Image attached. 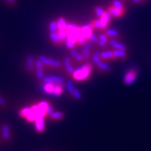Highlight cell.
Wrapping results in <instances>:
<instances>
[{
    "label": "cell",
    "instance_id": "30bf717a",
    "mask_svg": "<svg viewBox=\"0 0 151 151\" xmlns=\"http://www.w3.org/2000/svg\"><path fill=\"white\" fill-rule=\"evenodd\" d=\"M73 60L72 58L68 57V56H65L64 58V66H65V71L70 76H72L74 70H75V67H74V65H73V60Z\"/></svg>",
    "mask_w": 151,
    "mask_h": 151
},
{
    "label": "cell",
    "instance_id": "836d02e7",
    "mask_svg": "<svg viewBox=\"0 0 151 151\" xmlns=\"http://www.w3.org/2000/svg\"><path fill=\"white\" fill-rule=\"evenodd\" d=\"M49 29H50V32H55V31H57L58 30L56 21L52 20V21L50 22V24H49Z\"/></svg>",
    "mask_w": 151,
    "mask_h": 151
},
{
    "label": "cell",
    "instance_id": "603a6c76",
    "mask_svg": "<svg viewBox=\"0 0 151 151\" xmlns=\"http://www.w3.org/2000/svg\"><path fill=\"white\" fill-rule=\"evenodd\" d=\"M97 69L99 70H101L102 72L103 73H109L111 70H112V68H111V66L109 65H108L107 63H105L104 61H100L99 63H97Z\"/></svg>",
    "mask_w": 151,
    "mask_h": 151
},
{
    "label": "cell",
    "instance_id": "5bb4252c",
    "mask_svg": "<svg viewBox=\"0 0 151 151\" xmlns=\"http://www.w3.org/2000/svg\"><path fill=\"white\" fill-rule=\"evenodd\" d=\"M108 40L109 37L105 34V33H102L98 35V45L100 48H106L108 45Z\"/></svg>",
    "mask_w": 151,
    "mask_h": 151
},
{
    "label": "cell",
    "instance_id": "9a60e30c",
    "mask_svg": "<svg viewBox=\"0 0 151 151\" xmlns=\"http://www.w3.org/2000/svg\"><path fill=\"white\" fill-rule=\"evenodd\" d=\"M112 5L113 6L114 9H116L117 10L121 12L122 14H126V7H125L124 2L122 0H113Z\"/></svg>",
    "mask_w": 151,
    "mask_h": 151
},
{
    "label": "cell",
    "instance_id": "d4e9b609",
    "mask_svg": "<svg viewBox=\"0 0 151 151\" xmlns=\"http://www.w3.org/2000/svg\"><path fill=\"white\" fill-rule=\"evenodd\" d=\"M49 37L50 39V40L52 41V43L55 45H62V42L60 40L59 35H58V30L57 31H55V32H50L49 35Z\"/></svg>",
    "mask_w": 151,
    "mask_h": 151
},
{
    "label": "cell",
    "instance_id": "277c9868",
    "mask_svg": "<svg viewBox=\"0 0 151 151\" xmlns=\"http://www.w3.org/2000/svg\"><path fill=\"white\" fill-rule=\"evenodd\" d=\"M41 81L44 83H52V84H60L65 86V78L61 76H44Z\"/></svg>",
    "mask_w": 151,
    "mask_h": 151
},
{
    "label": "cell",
    "instance_id": "4fadbf2b",
    "mask_svg": "<svg viewBox=\"0 0 151 151\" xmlns=\"http://www.w3.org/2000/svg\"><path fill=\"white\" fill-rule=\"evenodd\" d=\"M34 124H35V130L38 133L41 134L45 129V119L43 117H37L36 119L35 120Z\"/></svg>",
    "mask_w": 151,
    "mask_h": 151
},
{
    "label": "cell",
    "instance_id": "e575fe53",
    "mask_svg": "<svg viewBox=\"0 0 151 151\" xmlns=\"http://www.w3.org/2000/svg\"><path fill=\"white\" fill-rule=\"evenodd\" d=\"M36 118H37V115H36V114L32 111V112L29 113L27 117L25 118V119L27 120L28 122H29V123H34V122H35V120L36 119Z\"/></svg>",
    "mask_w": 151,
    "mask_h": 151
},
{
    "label": "cell",
    "instance_id": "52a82bcc",
    "mask_svg": "<svg viewBox=\"0 0 151 151\" xmlns=\"http://www.w3.org/2000/svg\"><path fill=\"white\" fill-rule=\"evenodd\" d=\"M35 59L32 54H28L25 60V68L29 73H33L35 71Z\"/></svg>",
    "mask_w": 151,
    "mask_h": 151
},
{
    "label": "cell",
    "instance_id": "8d00e7d4",
    "mask_svg": "<svg viewBox=\"0 0 151 151\" xmlns=\"http://www.w3.org/2000/svg\"><path fill=\"white\" fill-rule=\"evenodd\" d=\"M89 40H90V41H92L93 44L98 43V36H97L96 34H94V32H93L92 35H91V36L89 37Z\"/></svg>",
    "mask_w": 151,
    "mask_h": 151
},
{
    "label": "cell",
    "instance_id": "1f68e13d",
    "mask_svg": "<svg viewBox=\"0 0 151 151\" xmlns=\"http://www.w3.org/2000/svg\"><path fill=\"white\" fill-rule=\"evenodd\" d=\"M65 45H66V46L68 47L69 49H74L75 48V46L76 45V41L75 40H73L72 39H70V38L67 37V39L65 40Z\"/></svg>",
    "mask_w": 151,
    "mask_h": 151
},
{
    "label": "cell",
    "instance_id": "f546056e",
    "mask_svg": "<svg viewBox=\"0 0 151 151\" xmlns=\"http://www.w3.org/2000/svg\"><path fill=\"white\" fill-rule=\"evenodd\" d=\"M101 52H99V51H94L93 52V54H92V62L95 64V65H97V63H99L100 61H102V59H101V54H100Z\"/></svg>",
    "mask_w": 151,
    "mask_h": 151
},
{
    "label": "cell",
    "instance_id": "ab89813d",
    "mask_svg": "<svg viewBox=\"0 0 151 151\" xmlns=\"http://www.w3.org/2000/svg\"><path fill=\"white\" fill-rule=\"evenodd\" d=\"M6 2L10 6L16 5V0H6Z\"/></svg>",
    "mask_w": 151,
    "mask_h": 151
},
{
    "label": "cell",
    "instance_id": "d590c367",
    "mask_svg": "<svg viewBox=\"0 0 151 151\" xmlns=\"http://www.w3.org/2000/svg\"><path fill=\"white\" fill-rule=\"evenodd\" d=\"M58 35H59L60 40L63 44L65 41V40L67 39V34H66L65 31H60V30H58Z\"/></svg>",
    "mask_w": 151,
    "mask_h": 151
},
{
    "label": "cell",
    "instance_id": "60d3db41",
    "mask_svg": "<svg viewBox=\"0 0 151 151\" xmlns=\"http://www.w3.org/2000/svg\"><path fill=\"white\" fill-rule=\"evenodd\" d=\"M145 1H148V0H143V2H145Z\"/></svg>",
    "mask_w": 151,
    "mask_h": 151
},
{
    "label": "cell",
    "instance_id": "ba28073f",
    "mask_svg": "<svg viewBox=\"0 0 151 151\" xmlns=\"http://www.w3.org/2000/svg\"><path fill=\"white\" fill-rule=\"evenodd\" d=\"M92 47H93V43H92V41H90V40H88L83 45V47H81V53L83 55L85 60H90V57H91L90 56V50H92Z\"/></svg>",
    "mask_w": 151,
    "mask_h": 151
},
{
    "label": "cell",
    "instance_id": "3957f363",
    "mask_svg": "<svg viewBox=\"0 0 151 151\" xmlns=\"http://www.w3.org/2000/svg\"><path fill=\"white\" fill-rule=\"evenodd\" d=\"M65 87L67 89V91L69 92L71 97L75 100H81L82 98L81 92L74 86V83L72 81H67L65 82Z\"/></svg>",
    "mask_w": 151,
    "mask_h": 151
},
{
    "label": "cell",
    "instance_id": "2e32d148",
    "mask_svg": "<svg viewBox=\"0 0 151 151\" xmlns=\"http://www.w3.org/2000/svg\"><path fill=\"white\" fill-rule=\"evenodd\" d=\"M101 59L103 61H112V60H115V58L113 56V50H104L102 51L101 53Z\"/></svg>",
    "mask_w": 151,
    "mask_h": 151
},
{
    "label": "cell",
    "instance_id": "4dcf8cb0",
    "mask_svg": "<svg viewBox=\"0 0 151 151\" xmlns=\"http://www.w3.org/2000/svg\"><path fill=\"white\" fill-rule=\"evenodd\" d=\"M91 24H92L93 29L102 30V26H101V24H100V21H99V18L92 19V21L91 22Z\"/></svg>",
    "mask_w": 151,
    "mask_h": 151
},
{
    "label": "cell",
    "instance_id": "8992f818",
    "mask_svg": "<svg viewBox=\"0 0 151 151\" xmlns=\"http://www.w3.org/2000/svg\"><path fill=\"white\" fill-rule=\"evenodd\" d=\"M44 69H45V65H43V63L39 59L35 60V76L39 81H41L44 77Z\"/></svg>",
    "mask_w": 151,
    "mask_h": 151
},
{
    "label": "cell",
    "instance_id": "5b68a950",
    "mask_svg": "<svg viewBox=\"0 0 151 151\" xmlns=\"http://www.w3.org/2000/svg\"><path fill=\"white\" fill-rule=\"evenodd\" d=\"M138 76V70L136 69H130L124 77V83L125 85H131L134 83Z\"/></svg>",
    "mask_w": 151,
    "mask_h": 151
},
{
    "label": "cell",
    "instance_id": "4316f807",
    "mask_svg": "<svg viewBox=\"0 0 151 151\" xmlns=\"http://www.w3.org/2000/svg\"><path fill=\"white\" fill-rule=\"evenodd\" d=\"M64 86L63 85H60V84H55L54 86V90L51 95H54V96H60L62 94V92L64 91Z\"/></svg>",
    "mask_w": 151,
    "mask_h": 151
},
{
    "label": "cell",
    "instance_id": "f1b7e54d",
    "mask_svg": "<svg viewBox=\"0 0 151 151\" xmlns=\"http://www.w3.org/2000/svg\"><path fill=\"white\" fill-rule=\"evenodd\" d=\"M55 84L52 83H44L43 85V90L44 92L47 94H52L53 90H54Z\"/></svg>",
    "mask_w": 151,
    "mask_h": 151
},
{
    "label": "cell",
    "instance_id": "d6986e66",
    "mask_svg": "<svg viewBox=\"0 0 151 151\" xmlns=\"http://www.w3.org/2000/svg\"><path fill=\"white\" fill-rule=\"evenodd\" d=\"M113 56L115 60H124L128 57V52L127 50H113Z\"/></svg>",
    "mask_w": 151,
    "mask_h": 151
},
{
    "label": "cell",
    "instance_id": "6da1fadb",
    "mask_svg": "<svg viewBox=\"0 0 151 151\" xmlns=\"http://www.w3.org/2000/svg\"><path fill=\"white\" fill-rule=\"evenodd\" d=\"M92 70V65L89 63H86L81 67L75 69L73 74H72V78L77 81H84L88 80Z\"/></svg>",
    "mask_w": 151,
    "mask_h": 151
},
{
    "label": "cell",
    "instance_id": "7a4b0ae2",
    "mask_svg": "<svg viewBox=\"0 0 151 151\" xmlns=\"http://www.w3.org/2000/svg\"><path fill=\"white\" fill-rule=\"evenodd\" d=\"M38 59L43 63L45 67H50V68H55V69H60L62 66V64H61V62L60 60L52 59V58H50V57H47V56H45L43 55H39Z\"/></svg>",
    "mask_w": 151,
    "mask_h": 151
},
{
    "label": "cell",
    "instance_id": "7402d4cb",
    "mask_svg": "<svg viewBox=\"0 0 151 151\" xmlns=\"http://www.w3.org/2000/svg\"><path fill=\"white\" fill-rule=\"evenodd\" d=\"M108 13L110 14V15L112 16V18H114V19H119V18H122L124 16V14H122L121 12H119V10H117L116 9L113 8V6L111 4V5L108 7Z\"/></svg>",
    "mask_w": 151,
    "mask_h": 151
},
{
    "label": "cell",
    "instance_id": "d6a6232c",
    "mask_svg": "<svg viewBox=\"0 0 151 151\" xmlns=\"http://www.w3.org/2000/svg\"><path fill=\"white\" fill-rule=\"evenodd\" d=\"M94 12H95L96 15H97L98 18H100L101 16H103L105 10L103 9L102 7H100V6H96L95 9H94Z\"/></svg>",
    "mask_w": 151,
    "mask_h": 151
},
{
    "label": "cell",
    "instance_id": "ffe728a7",
    "mask_svg": "<svg viewBox=\"0 0 151 151\" xmlns=\"http://www.w3.org/2000/svg\"><path fill=\"white\" fill-rule=\"evenodd\" d=\"M93 30H94V29H93V28H92L91 23L88 24H85V25H83V26H81V34L84 35H86V37L88 38V40H89V37L91 36V35L93 33Z\"/></svg>",
    "mask_w": 151,
    "mask_h": 151
},
{
    "label": "cell",
    "instance_id": "44dd1931",
    "mask_svg": "<svg viewBox=\"0 0 151 151\" xmlns=\"http://www.w3.org/2000/svg\"><path fill=\"white\" fill-rule=\"evenodd\" d=\"M50 120L55 122V121H60L65 119V113L63 112H60V111H55L50 116H49Z\"/></svg>",
    "mask_w": 151,
    "mask_h": 151
},
{
    "label": "cell",
    "instance_id": "74e56055",
    "mask_svg": "<svg viewBox=\"0 0 151 151\" xmlns=\"http://www.w3.org/2000/svg\"><path fill=\"white\" fill-rule=\"evenodd\" d=\"M55 112V108L54 107L52 106V105H49L48 108H47V111H46V117H49V116H50L52 113Z\"/></svg>",
    "mask_w": 151,
    "mask_h": 151
},
{
    "label": "cell",
    "instance_id": "ac0fdd59",
    "mask_svg": "<svg viewBox=\"0 0 151 151\" xmlns=\"http://www.w3.org/2000/svg\"><path fill=\"white\" fill-rule=\"evenodd\" d=\"M70 57L73 60H75L76 62L81 63V62L85 61V59H84V57H83V55H81V53L78 52L77 50H76L75 49H71V50H70Z\"/></svg>",
    "mask_w": 151,
    "mask_h": 151
},
{
    "label": "cell",
    "instance_id": "8fae6325",
    "mask_svg": "<svg viewBox=\"0 0 151 151\" xmlns=\"http://www.w3.org/2000/svg\"><path fill=\"white\" fill-rule=\"evenodd\" d=\"M111 19H112V16L110 15V14L108 13V10H105L103 16L99 18V21H100L101 26H102V29H107L108 24L111 22Z\"/></svg>",
    "mask_w": 151,
    "mask_h": 151
},
{
    "label": "cell",
    "instance_id": "83f0119b",
    "mask_svg": "<svg viewBox=\"0 0 151 151\" xmlns=\"http://www.w3.org/2000/svg\"><path fill=\"white\" fill-rule=\"evenodd\" d=\"M31 112H32V108H31V107H25V108H22L21 110L19 112V115L21 118H23V119H25Z\"/></svg>",
    "mask_w": 151,
    "mask_h": 151
},
{
    "label": "cell",
    "instance_id": "b9f144b4",
    "mask_svg": "<svg viewBox=\"0 0 151 151\" xmlns=\"http://www.w3.org/2000/svg\"><path fill=\"white\" fill-rule=\"evenodd\" d=\"M122 1H123V2H125V1H127V0H122Z\"/></svg>",
    "mask_w": 151,
    "mask_h": 151
},
{
    "label": "cell",
    "instance_id": "e0dca14e",
    "mask_svg": "<svg viewBox=\"0 0 151 151\" xmlns=\"http://www.w3.org/2000/svg\"><path fill=\"white\" fill-rule=\"evenodd\" d=\"M38 107H39V110H40V117H46V111L48 108L50 103L46 101H42L40 103H37Z\"/></svg>",
    "mask_w": 151,
    "mask_h": 151
},
{
    "label": "cell",
    "instance_id": "7c38bea8",
    "mask_svg": "<svg viewBox=\"0 0 151 151\" xmlns=\"http://www.w3.org/2000/svg\"><path fill=\"white\" fill-rule=\"evenodd\" d=\"M1 133H2V138L6 142H9L11 139V129L10 126L8 124H4L1 127Z\"/></svg>",
    "mask_w": 151,
    "mask_h": 151
},
{
    "label": "cell",
    "instance_id": "484cf974",
    "mask_svg": "<svg viewBox=\"0 0 151 151\" xmlns=\"http://www.w3.org/2000/svg\"><path fill=\"white\" fill-rule=\"evenodd\" d=\"M104 33L109 38H113V39H119V33L116 29H110V28L106 29Z\"/></svg>",
    "mask_w": 151,
    "mask_h": 151
},
{
    "label": "cell",
    "instance_id": "9c48e42d",
    "mask_svg": "<svg viewBox=\"0 0 151 151\" xmlns=\"http://www.w3.org/2000/svg\"><path fill=\"white\" fill-rule=\"evenodd\" d=\"M108 46L113 48V50H127V46L124 44L118 41L117 39H113V38H109Z\"/></svg>",
    "mask_w": 151,
    "mask_h": 151
},
{
    "label": "cell",
    "instance_id": "f35d334b",
    "mask_svg": "<svg viewBox=\"0 0 151 151\" xmlns=\"http://www.w3.org/2000/svg\"><path fill=\"white\" fill-rule=\"evenodd\" d=\"M7 105H8V103L6 102V100L3 97H1L0 96V107H2V108H5L7 107Z\"/></svg>",
    "mask_w": 151,
    "mask_h": 151
},
{
    "label": "cell",
    "instance_id": "cb8c5ba5",
    "mask_svg": "<svg viewBox=\"0 0 151 151\" xmlns=\"http://www.w3.org/2000/svg\"><path fill=\"white\" fill-rule=\"evenodd\" d=\"M56 24H57V29L60 31H65L66 28L68 26V23L65 21V19L64 18L60 17L57 19L56 21Z\"/></svg>",
    "mask_w": 151,
    "mask_h": 151
}]
</instances>
